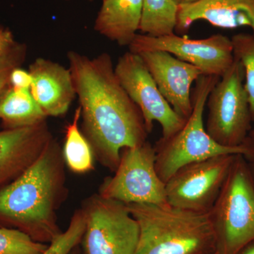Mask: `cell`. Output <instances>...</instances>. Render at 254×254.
I'll use <instances>...</instances> for the list:
<instances>
[{"mask_svg": "<svg viewBox=\"0 0 254 254\" xmlns=\"http://www.w3.org/2000/svg\"><path fill=\"white\" fill-rule=\"evenodd\" d=\"M138 222L135 254H215L216 237L209 213L171 205H127Z\"/></svg>", "mask_w": 254, "mask_h": 254, "instance_id": "3", "label": "cell"}, {"mask_svg": "<svg viewBox=\"0 0 254 254\" xmlns=\"http://www.w3.org/2000/svg\"><path fill=\"white\" fill-rule=\"evenodd\" d=\"M155 158L154 146L148 141L123 148L115 175L105 179L98 194L125 205H168L165 183L157 173Z\"/></svg>", "mask_w": 254, "mask_h": 254, "instance_id": "7", "label": "cell"}, {"mask_svg": "<svg viewBox=\"0 0 254 254\" xmlns=\"http://www.w3.org/2000/svg\"><path fill=\"white\" fill-rule=\"evenodd\" d=\"M67 59L81 110V132L96 160L115 172L123 148L147 141L141 110L120 84L108 53L90 58L71 50Z\"/></svg>", "mask_w": 254, "mask_h": 254, "instance_id": "1", "label": "cell"}, {"mask_svg": "<svg viewBox=\"0 0 254 254\" xmlns=\"http://www.w3.org/2000/svg\"><path fill=\"white\" fill-rule=\"evenodd\" d=\"M11 70L0 72V95L2 94L6 88L9 86V73Z\"/></svg>", "mask_w": 254, "mask_h": 254, "instance_id": "26", "label": "cell"}, {"mask_svg": "<svg viewBox=\"0 0 254 254\" xmlns=\"http://www.w3.org/2000/svg\"><path fill=\"white\" fill-rule=\"evenodd\" d=\"M48 246L16 229L0 227V254H41Z\"/></svg>", "mask_w": 254, "mask_h": 254, "instance_id": "22", "label": "cell"}, {"mask_svg": "<svg viewBox=\"0 0 254 254\" xmlns=\"http://www.w3.org/2000/svg\"><path fill=\"white\" fill-rule=\"evenodd\" d=\"M70 254H84V253H83V250H81V249L78 246V247H76Z\"/></svg>", "mask_w": 254, "mask_h": 254, "instance_id": "29", "label": "cell"}, {"mask_svg": "<svg viewBox=\"0 0 254 254\" xmlns=\"http://www.w3.org/2000/svg\"><path fill=\"white\" fill-rule=\"evenodd\" d=\"M235 155H216L179 169L165 183L168 204L209 213L226 181Z\"/></svg>", "mask_w": 254, "mask_h": 254, "instance_id": "9", "label": "cell"}, {"mask_svg": "<svg viewBox=\"0 0 254 254\" xmlns=\"http://www.w3.org/2000/svg\"><path fill=\"white\" fill-rule=\"evenodd\" d=\"M244 144L247 147V153L243 156L245 157L247 165H248L251 175H252L254 182V122Z\"/></svg>", "mask_w": 254, "mask_h": 254, "instance_id": "25", "label": "cell"}, {"mask_svg": "<svg viewBox=\"0 0 254 254\" xmlns=\"http://www.w3.org/2000/svg\"><path fill=\"white\" fill-rule=\"evenodd\" d=\"M138 55L169 104L179 115L188 118L193 109L192 84L203 75L202 71L167 52L155 50Z\"/></svg>", "mask_w": 254, "mask_h": 254, "instance_id": "12", "label": "cell"}, {"mask_svg": "<svg viewBox=\"0 0 254 254\" xmlns=\"http://www.w3.org/2000/svg\"><path fill=\"white\" fill-rule=\"evenodd\" d=\"M177 10L174 0H143L139 31L153 37L175 33Z\"/></svg>", "mask_w": 254, "mask_h": 254, "instance_id": "19", "label": "cell"}, {"mask_svg": "<svg viewBox=\"0 0 254 254\" xmlns=\"http://www.w3.org/2000/svg\"><path fill=\"white\" fill-rule=\"evenodd\" d=\"M177 5L190 4H194V3L198 2L200 0H174Z\"/></svg>", "mask_w": 254, "mask_h": 254, "instance_id": "28", "label": "cell"}, {"mask_svg": "<svg viewBox=\"0 0 254 254\" xmlns=\"http://www.w3.org/2000/svg\"><path fill=\"white\" fill-rule=\"evenodd\" d=\"M47 118L29 89L8 86L0 95V120L4 129L33 126Z\"/></svg>", "mask_w": 254, "mask_h": 254, "instance_id": "17", "label": "cell"}, {"mask_svg": "<svg viewBox=\"0 0 254 254\" xmlns=\"http://www.w3.org/2000/svg\"><path fill=\"white\" fill-rule=\"evenodd\" d=\"M66 180L63 150L53 138L22 175L0 190V227L50 243L62 232L57 213L67 197Z\"/></svg>", "mask_w": 254, "mask_h": 254, "instance_id": "2", "label": "cell"}, {"mask_svg": "<svg viewBox=\"0 0 254 254\" xmlns=\"http://www.w3.org/2000/svg\"><path fill=\"white\" fill-rule=\"evenodd\" d=\"M32 83V76L29 71L19 67L11 70L9 73V86L20 89H29Z\"/></svg>", "mask_w": 254, "mask_h": 254, "instance_id": "24", "label": "cell"}, {"mask_svg": "<svg viewBox=\"0 0 254 254\" xmlns=\"http://www.w3.org/2000/svg\"><path fill=\"white\" fill-rule=\"evenodd\" d=\"M26 47L0 23V72L19 67L26 57Z\"/></svg>", "mask_w": 254, "mask_h": 254, "instance_id": "23", "label": "cell"}, {"mask_svg": "<svg viewBox=\"0 0 254 254\" xmlns=\"http://www.w3.org/2000/svg\"><path fill=\"white\" fill-rule=\"evenodd\" d=\"M86 218L81 208L74 212L68 228L55 237L41 254H70L81 243Z\"/></svg>", "mask_w": 254, "mask_h": 254, "instance_id": "21", "label": "cell"}, {"mask_svg": "<svg viewBox=\"0 0 254 254\" xmlns=\"http://www.w3.org/2000/svg\"><path fill=\"white\" fill-rule=\"evenodd\" d=\"M87 1H93V0H87Z\"/></svg>", "mask_w": 254, "mask_h": 254, "instance_id": "30", "label": "cell"}, {"mask_svg": "<svg viewBox=\"0 0 254 254\" xmlns=\"http://www.w3.org/2000/svg\"><path fill=\"white\" fill-rule=\"evenodd\" d=\"M205 130L218 144L225 147L243 145L252 127L245 71L235 59L210 91Z\"/></svg>", "mask_w": 254, "mask_h": 254, "instance_id": "6", "label": "cell"}, {"mask_svg": "<svg viewBox=\"0 0 254 254\" xmlns=\"http://www.w3.org/2000/svg\"><path fill=\"white\" fill-rule=\"evenodd\" d=\"M128 49L131 53L165 51L199 68L203 75L221 77L235 61L231 38L215 34L202 39H190L176 33L153 37L137 34Z\"/></svg>", "mask_w": 254, "mask_h": 254, "instance_id": "11", "label": "cell"}, {"mask_svg": "<svg viewBox=\"0 0 254 254\" xmlns=\"http://www.w3.org/2000/svg\"><path fill=\"white\" fill-rule=\"evenodd\" d=\"M217 254V253H216V254Z\"/></svg>", "mask_w": 254, "mask_h": 254, "instance_id": "31", "label": "cell"}, {"mask_svg": "<svg viewBox=\"0 0 254 254\" xmlns=\"http://www.w3.org/2000/svg\"><path fill=\"white\" fill-rule=\"evenodd\" d=\"M81 110L76 108L72 122L66 128L63 155L65 164L75 173L83 174L93 169V155L91 145L78 127Z\"/></svg>", "mask_w": 254, "mask_h": 254, "instance_id": "18", "label": "cell"}, {"mask_svg": "<svg viewBox=\"0 0 254 254\" xmlns=\"http://www.w3.org/2000/svg\"><path fill=\"white\" fill-rule=\"evenodd\" d=\"M220 77L201 75L195 82L191 93V114L177 133L155 143V168L158 176L166 183L179 169L188 164L224 154L245 155V144L238 147H225L211 138L203 123V113L210 91Z\"/></svg>", "mask_w": 254, "mask_h": 254, "instance_id": "4", "label": "cell"}, {"mask_svg": "<svg viewBox=\"0 0 254 254\" xmlns=\"http://www.w3.org/2000/svg\"><path fill=\"white\" fill-rule=\"evenodd\" d=\"M200 20L225 29L247 26L254 34V0H200L179 5L175 33L188 31Z\"/></svg>", "mask_w": 254, "mask_h": 254, "instance_id": "15", "label": "cell"}, {"mask_svg": "<svg viewBox=\"0 0 254 254\" xmlns=\"http://www.w3.org/2000/svg\"><path fill=\"white\" fill-rule=\"evenodd\" d=\"M82 210L86 229L81 243L84 254H135L139 227L127 205L94 194L85 200Z\"/></svg>", "mask_w": 254, "mask_h": 254, "instance_id": "8", "label": "cell"}, {"mask_svg": "<svg viewBox=\"0 0 254 254\" xmlns=\"http://www.w3.org/2000/svg\"><path fill=\"white\" fill-rule=\"evenodd\" d=\"M231 41L234 57L240 62L245 71V86L254 122V34L238 33L232 36Z\"/></svg>", "mask_w": 254, "mask_h": 254, "instance_id": "20", "label": "cell"}, {"mask_svg": "<svg viewBox=\"0 0 254 254\" xmlns=\"http://www.w3.org/2000/svg\"><path fill=\"white\" fill-rule=\"evenodd\" d=\"M53 138L47 120L0 131V190L22 175Z\"/></svg>", "mask_w": 254, "mask_h": 254, "instance_id": "13", "label": "cell"}, {"mask_svg": "<svg viewBox=\"0 0 254 254\" xmlns=\"http://www.w3.org/2000/svg\"><path fill=\"white\" fill-rule=\"evenodd\" d=\"M143 0H103L94 29L120 46H128L139 31Z\"/></svg>", "mask_w": 254, "mask_h": 254, "instance_id": "16", "label": "cell"}, {"mask_svg": "<svg viewBox=\"0 0 254 254\" xmlns=\"http://www.w3.org/2000/svg\"><path fill=\"white\" fill-rule=\"evenodd\" d=\"M30 92L47 117L64 115L76 96L69 68L45 58L30 65Z\"/></svg>", "mask_w": 254, "mask_h": 254, "instance_id": "14", "label": "cell"}, {"mask_svg": "<svg viewBox=\"0 0 254 254\" xmlns=\"http://www.w3.org/2000/svg\"><path fill=\"white\" fill-rule=\"evenodd\" d=\"M115 71L127 95L141 110L148 133L155 122L161 126L163 138L173 136L183 127L187 119L164 98L139 55L127 52L119 58Z\"/></svg>", "mask_w": 254, "mask_h": 254, "instance_id": "10", "label": "cell"}, {"mask_svg": "<svg viewBox=\"0 0 254 254\" xmlns=\"http://www.w3.org/2000/svg\"><path fill=\"white\" fill-rule=\"evenodd\" d=\"M238 254H254V243L245 247Z\"/></svg>", "mask_w": 254, "mask_h": 254, "instance_id": "27", "label": "cell"}, {"mask_svg": "<svg viewBox=\"0 0 254 254\" xmlns=\"http://www.w3.org/2000/svg\"><path fill=\"white\" fill-rule=\"evenodd\" d=\"M209 215L217 254H238L254 243V182L243 155H235Z\"/></svg>", "mask_w": 254, "mask_h": 254, "instance_id": "5", "label": "cell"}]
</instances>
